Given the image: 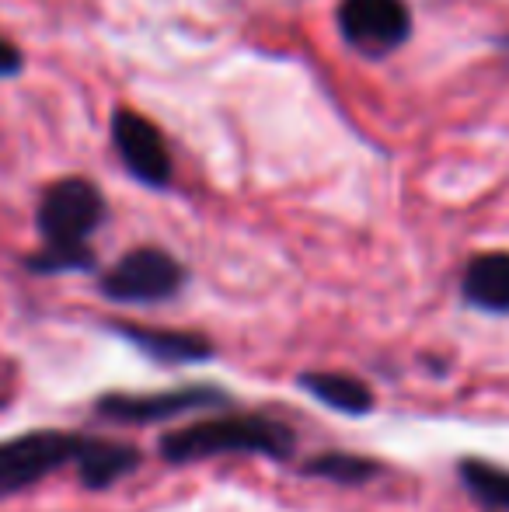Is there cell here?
<instances>
[{"label":"cell","instance_id":"6da1fadb","mask_svg":"<svg viewBox=\"0 0 509 512\" xmlns=\"http://www.w3.org/2000/svg\"><path fill=\"white\" fill-rule=\"evenodd\" d=\"M293 443H297V436H293L290 425L272 422V418L262 415H231V418H206V422L168 432V436H161V453L171 464L224 457V453L290 457Z\"/></svg>","mask_w":509,"mask_h":512},{"label":"cell","instance_id":"7a4b0ae2","mask_svg":"<svg viewBox=\"0 0 509 512\" xmlns=\"http://www.w3.org/2000/svg\"><path fill=\"white\" fill-rule=\"evenodd\" d=\"M84 439L77 432H25L0 443V499L18 495L25 488L39 485L46 474L60 471L63 464H77L84 450Z\"/></svg>","mask_w":509,"mask_h":512},{"label":"cell","instance_id":"3957f363","mask_svg":"<svg viewBox=\"0 0 509 512\" xmlns=\"http://www.w3.org/2000/svg\"><path fill=\"white\" fill-rule=\"evenodd\" d=\"M185 269L164 248H133L102 276V293L119 304H157L182 290Z\"/></svg>","mask_w":509,"mask_h":512},{"label":"cell","instance_id":"277c9868","mask_svg":"<svg viewBox=\"0 0 509 512\" xmlns=\"http://www.w3.org/2000/svg\"><path fill=\"white\" fill-rule=\"evenodd\" d=\"M35 216L46 244H88L105 216V196L91 178H60L42 192Z\"/></svg>","mask_w":509,"mask_h":512},{"label":"cell","instance_id":"5b68a950","mask_svg":"<svg viewBox=\"0 0 509 512\" xmlns=\"http://www.w3.org/2000/svg\"><path fill=\"white\" fill-rule=\"evenodd\" d=\"M339 28L360 53L384 56L412 32V11L405 0H342Z\"/></svg>","mask_w":509,"mask_h":512},{"label":"cell","instance_id":"8992f818","mask_svg":"<svg viewBox=\"0 0 509 512\" xmlns=\"http://www.w3.org/2000/svg\"><path fill=\"white\" fill-rule=\"evenodd\" d=\"M112 143L119 147L126 168L133 171L140 182L154 185V189L171 182L168 143H164L161 129H157L147 115L133 112V108H116V112H112Z\"/></svg>","mask_w":509,"mask_h":512},{"label":"cell","instance_id":"52a82bcc","mask_svg":"<svg viewBox=\"0 0 509 512\" xmlns=\"http://www.w3.org/2000/svg\"><path fill=\"white\" fill-rule=\"evenodd\" d=\"M224 394L213 387H185V391H161V394H105L98 401V415L116 418V422H168L185 411L206 405H220Z\"/></svg>","mask_w":509,"mask_h":512},{"label":"cell","instance_id":"ba28073f","mask_svg":"<svg viewBox=\"0 0 509 512\" xmlns=\"http://www.w3.org/2000/svg\"><path fill=\"white\" fill-rule=\"evenodd\" d=\"M464 300L492 314H509V251L475 255L464 269Z\"/></svg>","mask_w":509,"mask_h":512},{"label":"cell","instance_id":"9c48e42d","mask_svg":"<svg viewBox=\"0 0 509 512\" xmlns=\"http://www.w3.org/2000/svg\"><path fill=\"white\" fill-rule=\"evenodd\" d=\"M77 474L88 488H109L119 478L133 474L140 467V450L116 439H84V450L77 457Z\"/></svg>","mask_w":509,"mask_h":512},{"label":"cell","instance_id":"30bf717a","mask_svg":"<svg viewBox=\"0 0 509 512\" xmlns=\"http://www.w3.org/2000/svg\"><path fill=\"white\" fill-rule=\"evenodd\" d=\"M300 387L321 401L325 408H335L342 415H363L374 408V394L363 380L349 377V373H304Z\"/></svg>","mask_w":509,"mask_h":512},{"label":"cell","instance_id":"8fae6325","mask_svg":"<svg viewBox=\"0 0 509 512\" xmlns=\"http://www.w3.org/2000/svg\"><path fill=\"white\" fill-rule=\"evenodd\" d=\"M126 338H133L143 352H150L161 363H192V359H210L213 349L206 338L189 335V331H164V328H136V324H123Z\"/></svg>","mask_w":509,"mask_h":512},{"label":"cell","instance_id":"7c38bea8","mask_svg":"<svg viewBox=\"0 0 509 512\" xmlns=\"http://www.w3.org/2000/svg\"><path fill=\"white\" fill-rule=\"evenodd\" d=\"M461 481L475 499H482L492 509H509V471L485 460H464Z\"/></svg>","mask_w":509,"mask_h":512},{"label":"cell","instance_id":"4fadbf2b","mask_svg":"<svg viewBox=\"0 0 509 512\" xmlns=\"http://www.w3.org/2000/svg\"><path fill=\"white\" fill-rule=\"evenodd\" d=\"M377 471H381V467H377L374 460H363V457H356V453H325V457L307 464V474L339 481V485H363V481H370Z\"/></svg>","mask_w":509,"mask_h":512},{"label":"cell","instance_id":"5bb4252c","mask_svg":"<svg viewBox=\"0 0 509 512\" xmlns=\"http://www.w3.org/2000/svg\"><path fill=\"white\" fill-rule=\"evenodd\" d=\"M35 272H74V269H91L95 265V251L88 244H42V251H35L28 258Z\"/></svg>","mask_w":509,"mask_h":512},{"label":"cell","instance_id":"9a60e30c","mask_svg":"<svg viewBox=\"0 0 509 512\" xmlns=\"http://www.w3.org/2000/svg\"><path fill=\"white\" fill-rule=\"evenodd\" d=\"M21 63H25V56H21V49L14 46L11 39H4V35H0V77L18 74Z\"/></svg>","mask_w":509,"mask_h":512}]
</instances>
